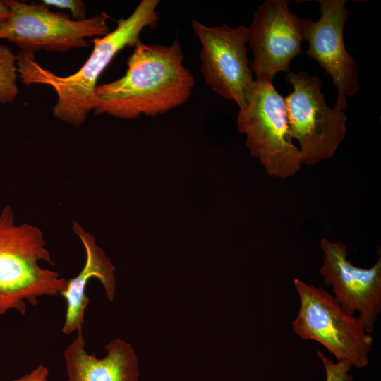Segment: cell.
<instances>
[{
    "mask_svg": "<svg viewBox=\"0 0 381 381\" xmlns=\"http://www.w3.org/2000/svg\"><path fill=\"white\" fill-rule=\"evenodd\" d=\"M286 81L293 87L284 97L286 113L302 164L313 166L331 158L345 138L346 115L327 104L318 77L289 71Z\"/></svg>",
    "mask_w": 381,
    "mask_h": 381,
    "instance_id": "8992f818",
    "label": "cell"
},
{
    "mask_svg": "<svg viewBox=\"0 0 381 381\" xmlns=\"http://www.w3.org/2000/svg\"><path fill=\"white\" fill-rule=\"evenodd\" d=\"M180 42L170 45L148 44L139 40L127 61L126 73L119 79L97 85L92 111L134 119L157 116L185 104L195 80L184 66Z\"/></svg>",
    "mask_w": 381,
    "mask_h": 381,
    "instance_id": "6da1fadb",
    "label": "cell"
},
{
    "mask_svg": "<svg viewBox=\"0 0 381 381\" xmlns=\"http://www.w3.org/2000/svg\"><path fill=\"white\" fill-rule=\"evenodd\" d=\"M42 4L47 6L56 7L60 9H67L76 20L85 18L87 8L80 0H43Z\"/></svg>",
    "mask_w": 381,
    "mask_h": 381,
    "instance_id": "2e32d148",
    "label": "cell"
},
{
    "mask_svg": "<svg viewBox=\"0 0 381 381\" xmlns=\"http://www.w3.org/2000/svg\"><path fill=\"white\" fill-rule=\"evenodd\" d=\"M42 231L28 223L16 225L12 207L0 212V316L9 310L23 315L27 301L38 304L42 296H56L66 288L67 280L59 274L42 268L40 261L54 266L45 248Z\"/></svg>",
    "mask_w": 381,
    "mask_h": 381,
    "instance_id": "3957f363",
    "label": "cell"
},
{
    "mask_svg": "<svg viewBox=\"0 0 381 381\" xmlns=\"http://www.w3.org/2000/svg\"><path fill=\"white\" fill-rule=\"evenodd\" d=\"M323 264L320 272L325 284L333 286L335 301L349 315L358 319L370 334L381 311V258L369 268L354 266L341 241H320Z\"/></svg>",
    "mask_w": 381,
    "mask_h": 381,
    "instance_id": "8fae6325",
    "label": "cell"
},
{
    "mask_svg": "<svg viewBox=\"0 0 381 381\" xmlns=\"http://www.w3.org/2000/svg\"><path fill=\"white\" fill-rule=\"evenodd\" d=\"M159 4V0H142L128 18L116 20L114 30L93 38L94 47L88 59L75 73L59 76L41 66L34 52L20 50L16 54L18 76L26 85L51 87L57 96L54 116L73 126L82 125L92 111L99 77L120 51L135 47L143 29L157 25Z\"/></svg>",
    "mask_w": 381,
    "mask_h": 381,
    "instance_id": "7a4b0ae2",
    "label": "cell"
},
{
    "mask_svg": "<svg viewBox=\"0 0 381 381\" xmlns=\"http://www.w3.org/2000/svg\"><path fill=\"white\" fill-rule=\"evenodd\" d=\"M191 28L201 44L200 71L205 83L217 95L244 109L255 81L247 51L249 28L207 26L196 20L191 21Z\"/></svg>",
    "mask_w": 381,
    "mask_h": 381,
    "instance_id": "ba28073f",
    "label": "cell"
},
{
    "mask_svg": "<svg viewBox=\"0 0 381 381\" xmlns=\"http://www.w3.org/2000/svg\"><path fill=\"white\" fill-rule=\"evenodd\" d=\"M73 230L83 245L86 258L83 269L75 277L67 280L66 288L60 294L67 304L62 327L65 334L83 330L85 310L89 304L85 289L90 279L99 280L109 301L114 300L116 291L115 267L104 250L96 244L94 236L76 222H73Z\"/></svg>",
    "mask_w": 381,
    "mask_h": 381,
    "instance_id": "4fadbf2b",
    "label": "cell"
},
{
    "mask_svg": "<svg viewBox=\"0 0 381 381\" xmlns=\"http://www.w3.org/2000/svg\"><path fill=\"white\" fill-rule=\"evenodd\" d=\"M48 376V368L44 365H40L32 371L11 381H47Z\"/></svg>",
    "mask_w": 381,
    "mask_h": 381,
    "instance_id": "e0dca14e",
    "label": "cell"
},
{
    "mask_svg": "<svg viewBox=\"0 0 381 381\" xmlns=\"http://www.w3.org/2000/svg\"><path fill=\"white\" fill-rule=\"evenodd\" d=\"M326 373L325 381H353V377L349 374L352 366L346 363H334L327 358L323 353L318 351Z\"/></svg>",
    "mask_w": 381,
    "mask_h": 381,
    "instance_id": "9a60e30c",
    "label": "cell"
},
{
    "mask_svg": "<svg viewBox=\"0 0 381 381\" xmlns=\"http://www.w3.org/2000/svg\"><path fill=\"white\" fill-rule=\"evenodd\" d=\"M10 16V10L5 0L0 1V27L7 20Z\"/></svg>",
    "mask_w": 381,
    "mask_h": 381,
    "instance_id": "ac0fdd59",
    "label": "cell"
},
{
    "mask_svg": "<svg viewBox=\"0 0 381 381\" xmlns=\"http://www.w3.org/2000/svg\"><path fill=\"white\" fill-rule=\"evenodd\" d=\"M83 330L64 352L66 381H138V360L131 345L121 339L111 340L106 346L107 354L97 358L85 350Z\"/></svg>",
    "mask_w": 381,
    "mask_h": 381,
    "instance_id": "7c38bea8",
    "label": "cell"
},
{
    "mask_svg": "<svg viewBox=\"0 0 381 381\" xmlns=\"http://www.w3.org/2000/svg\"><path fill=\"white\" fill-rule=\"evenodd\" d=\"M10 16L0 27V40L32 52L44 49L66 52L89 46L87 37H100L109 31L104 11L89 18L72 20L64 13L52 11L43 4L5 0Z\"/></svg>",
    "mask_w": 381,
    "mask_h": 381,
    "instance_id": "52a82bcc",
    "label": "cell"
},
{
    "mask_svg": "<svg viewBox=\"0 0 381 381\" xmlns=\"http://www.w3.org/2000/svg\"><path fill=\"white\" fill-rule=\"evenodd\" d=\"M320 17L317 21L303 18V40L308 44L305 54L316 61L331 77L337 89L334 108L344 111L347 97L360 89L356 63L347 52L344 30L349 11L345 0H319Z\"/></svg>",
    "mask_w": 381,
    "mask_h": 381,
    "instance_id": "30bf717a",
    "label": "cell"
},
{
    "mask_svg": "<svg viewBox=\"0 0 381 381\" xmlns=\"http://www.w3.org/2000/svg\"><path fill=\"white\" fill-rule=\"evenodd\" d=\"M237 127L246 136V145L270 176L287 179L302 165L298 147L292 142L284 98L272 81L255 79L248 105L239 109Z\"/></svg>",
    "mask_w": 381,
    "mask_h": 381,
    "instance_id": "5b68a950",
    "label": "cell"
},
{
    "mask_svg": "<svg viewBox=\"0 0 381 381\" xmlns=\"http://www.w3.org/2000/svg\"><path fill=\"white\" fill-rule=\"evenodd\" d=\"M300 306L292 322L294 332L303 340L322 345L338 362L358 368L369 362L373 338L358 317L349 315L329 291L294 280Z\"/></svg>",
    "mask_w": 381,
    "mask_h": 381,
    "instance_id": "277c9868",
    "label": "cell"
},
{
    "mask_svg": "<svg viewBox=\"0 0 381 381\" xmlns=\"http://www.w3.org/2000/svg\"><path fill=\"white\" fill-rule=\"evenodd\" d=\"M16 55L0 43V102L14 101L18 95Z\"/></svg>",
    "mask_w": 381,
    "mask_h": 381,
    "instance_id": "5bb4252c",
    "label": "cell"
},
{
    "mask_svg": "<svg viewBox=\"0 0 381 381\" xmlns=\"http://www.w3.org/2000/svg\"><path fill=\"white\" fill-rule=\"evenodd\" d=\"M248 44L255 79L272 81L289 73L292 59L302 52L303 18L291 12L287 0H267L254 11Z\"/></svg>",
    "mask_w": 381,
    "mask_h": 381,
    "instance_id": "9c48e42d",
    "label": "cell"
}]
</instances>
